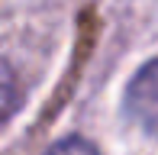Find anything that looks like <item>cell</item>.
Segmentation results:
<instances>
[{"mask_svg":"<svg viewBox=\"0 0 158 155\" xmlns=\"http://www.w3.org/2000/svg\"><path fill=\"white\" fill-rule=\"evenodd\" d=\"M123 113L129 123H135L142 132L158 136V58L142 65L135 78L126 84L123 97Z\"/></svg>","mask_w":158,"mask_h":155,"instance_id":"cell-1","label":"cell"},{"mask_svg":"<svg viewBox=\"0 0 158 155\" xmlns=\"http://www.w3.org/2000/svg\"><path fill=\"white\" fill-rule=\"evenodd\" d=\"M45 155H100V152H97L94 142H87V139L68 136V139H61V142H55Z\"/></svg>","mask_w":158,"mask_h":155,"instance_id":"cell-2","label":"cell"},{"mask_svg":"<svg viewBox=\"0 0 158 155\" xmlns=\"http://www.w3.org/2000/svg\"><path fill=\"white\" fill-rule=\"evenodd\" d=\"M13 68L3 65V100H6V116L13 113V107H16V87H13Z\"/></svg>","mask_w":158,"mask_h":155,"instance_id":"cell-3","label":"cell"}]
</instances>
